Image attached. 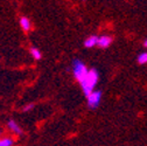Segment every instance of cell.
Here are the masks:
<instances>
[{
	"label": "cell",
	"instance_id": "6da1fadb",
	"mask_svg": "<svg viewBox=\"0 0 147 146\" xmlns=\"http://www.w3.org/2000/svg\"><path fill=\"white\" fill-rule=\"evenodd\" d=\"M98 78H99L98 71L96 69H89V72L85 76V78L82 82H80L82 90H83V94L85 96H89L95 90V87L98 83Z\"/></svg>",
	"mask_w": 147,
	"mask_h": 146
},
{
	"label": "cell",
	"instance_id": "7a4b0ae2",
	"mask_svg": "<svg viewBox=\"0 0 147 146\" xmlns=\"http://www.w3.org/2000/svg\"><path fill=\"white\" fill-rule=\"evenodd\" d=\"M72 74H74V77H75L78 82H82L85 76L88 75V72H89V69L86 68V66L81 61V60H77L75 59L72 61Z\"/></svg>",
	"mask_w": 147,
	"mask_h": 146
},
{
	"label": "cell",
	"instance_id": "3957f363",
	"mask_svg": "<svg viewBox=\"0 0 147 146\" xmlns=\"http://www.w3.org/2000/svg\"><path fill=\"white\" fill-rule=\"evenodd\" d=\"M102 99V91L100 90H94L89 96H86V101H88V106L90 109H96Z\"/></svg>",
	"mask_w": 147,
	"mask_h": 146
},
{
	"label": "cell",
	"instance_id": "277c9868",
	"mask_svg": "<svg viewBox=\"0 0 147 146\" xmlns=\"http://www.w3.org/2000/svg\"><path fill=\"white\" fill-rule=\"evenodd\" d=\"M111 43H112V38H111V36L103 35V36H100V38H98L97 46L100 47V48H107Z\"/></svg>",
	"mask_w": 147,
	"mask_h": 146
},
{
	"label": "cell",
	"instance_id": "5b68a950",
	"mask_svg": "<svg viewBox=\"0 0 147 146\" xmlns=\"http://www.w3.org/2000/svg\"><path fill=\"white\" fill-rule=\"evenodd\" d=\"M7 126H8V129L13 132V133H15V135H22V129L20 127V125H18V123L15 122V120H13V119H11V120H8V123H7Z\"/></svg>",
	"mask_w": 147,
	"mask_h": 146
},
{
	"label": "cell",
	"instance_id": "8992f818",
	"mask_svg": "<svg viewBox=\"0 0 147 146\" xmlns=\"http://www.w3.org/2000/svg\"><path fill=\"white\" fill-rule=\"evenodd\" d=\"M97 43H98V36H96V35L89 36V38L85 39V41H84V46L86 48H92V47L97 46Z\"/></svg>",
	"mask_w": 147,
	"mask_h": 146
},
{
	"label": "cell",
	"instance_id": "52a82bcc",
	"mask_svg": "<svg viewBox=\"0 0 147 146\" xmlns=\"http://www.w3.org/2000/svg\"><path fill=\"white\" fill-rule=\"evenodd\" d=\"M20 26H21V28H22L25 32H29L30 28H32V22H30V20L28 19V18L21 16V18H20Z\"/></svg>",
	"mask_w": 147,
	"mask_h": 146
},
{
	"label": "cell",
	"instance_id": "ba28073f",
	"mask_svg": "<svg viewBox=\"0 0 147 146\" xmlns=\"http://www.w3.org/2000/svg\"><path fill=\"white\" fill-rule=\"evenodd\" d=\"M30 55L33 56L34 60H41V57H42L41 51H40L38 48H35V47L30 48Z\"/></svg>",
	"mask_w": 147,
	"mask_h": 146
},
{
	"label": "cell",
	"instance_id": "9c48e42d",
	"mask_svg": "<svg viewBox=\"0 0 147 146\" xmlns=\"http://www.w3.org/2000/svg\"><path fill=\"white\" fill-rule=\"evenodd\" d=\"M14 144V140L12 138H3L0 139V146H12Z\"/></svg>",
	"mask_w": 147,
	"mask_h": 146
},
{
	"label": "cell",
	"instance_id": "30bf717a",
	"mask_svg": "<svg viewBox=\"0 0 147 146\" xmlns=\"http://www.w3.org/2000/svg\"><path fill=\"white\" fill-rule=\"evenodd\" d=\"M138 62L140 64H145L147 63V53H141L140 55L138 56Z\"/></svg>",
	"mask_w": 147,
	"mask_h": 146
},
{
	"label": "cell",
	"instance_id": "8fae6325",
	"mask_svg": "<svg viewBox=\"0 0 147 146\" xmlns=\"http://www.w3.org/2000/svg\"><path fill=\"white\" fill-rule=\"evenodd\" d=\"M33 107H34V104H28V105H26V106L22 109V111H24V112H27V111L32 110Z\"/></svg>",
	"mask_w": 147,
	"mask_h": 146
},
{
	"label": "cell",
	"instance_id": "7c38bea8",
	"mask_svg": "<svg viewBox=\"0 0 147 146\" xmlns=\"http://www.w3.org/2000/svg\"><path fill=\"white\" fill-rule=\"evenodd\" d=\"M144 46H145V47H147V39L145 40V42H144Z\"/></svg>",
	"mask_w": 147,
	"mask_h": 146
},
{
	"label": "cell",
	"instance_id": "4fadbf2b",
	"mask_svg": "<svg viewBox=\"0 0 147 146\" xmlns=\"http://www.w3.org/2000/svg\"><path fill=\"white\" fill-rule=\"evenodd\" d=\"M0 136H1V130H0Z\"/></svg>",
	"mask_w": 147,
	"mask_h": 146
}]
</instances>
